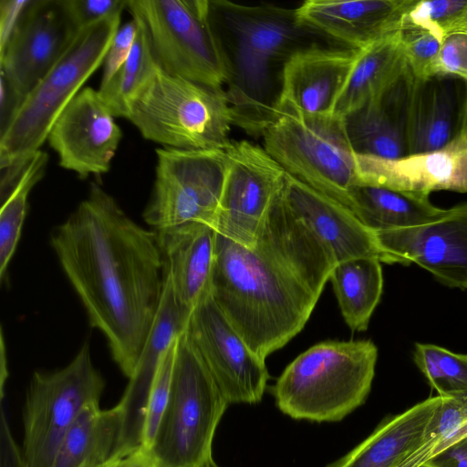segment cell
<instances>
[{"label":"cell","mask_w":467,"mask_h":467,"mask_svg":"<svg viewBox=\"0 0 467 467\" xmlns=\"http://www.w3.org/2000/svg\"><path fill=\"white\" fill-rule=\"evenodd\" d=\"M51 245L93 327L130 378L164 290L155 230L137 224L93 182L88 197L51 235Z\"/></svg>","instance_id":"6da1fadb"},{"label":"cell","mask_w":467,"mask_h":467,"mask_svg":"<svg viewBox=\"0 0 467 467\" xmlns=\"http://www.w3.org/2000/svg\"><path fill=\"white\" fill-rule=\"evenodd\" d=\"M335 265L281 192L251 246L216 233L211 292L250 349L265 360L303 329Z\"/></svg>","instance_id":"7a4b0ae2"},{"label":"cell","mask_w":467,"mask_h":467,"mask_svg":"<svg viewBox=\"0 0 467 467\" xmlns=\"http://www.w3.org/2000/svg\"><path fill=\"white\" fill-rule=\"evenodd\" d=\"M227 68L224 92L234 125L262 137L280 118L283 74L297 52L335 43L301 25L296 8L209 0Z\"/></svg>","instance_id":"3957f363"},{"label":"cell","mask_w":467,"mask_h":467,"mask_svg":"<svg viewBox=\"0 0 467 467\" xmlns=\"http://www.w3.org/2000/svg\"><path fill=\"white\" fill-rule=\"evenodd\" d=\"M378 348L371 340L324 341L298 355L272 388L280 411L295 420L339 421L366 400Z\"/></svg>","instance_id":"277c9868"},{"label":"cell","mask_w":467,"mask_h":467,"mask_svg":"<svg viewBox=\"0 0 467 467\" xmlns=\"http://www.w3.org/2000/svg\"><path fill=\"white\" fill-rule=\"evenodd\" d=\"M229 405L184 330L177 338L170 398L149 449L157 467H208Z\"/></svg>","instance_id":"5b68a950"},{"label":"cell","mask_w":467,"mask_h":467,"mask_svg":"<svg viewBox=\"0 0 467 467\" xmlns=\"http://www.w3.org/2000/svg\"><path fill=\"white\" fill-rule=\"evenodd\" d=\"M148 140L180 150H225L234 125L224 90L161 68L132 101L128 119Z\"/></svg>","instance_id":"8992f818"},{"label":"cell","mask_w":467,"mask_h":467,"mask_svg":"<svg viewBox=\"0 0 467 467\" xmlns=\"http://www.w3.org/2000/svg\"><path fill=\"white\" fill-rule=\"evenodd\" d=\"M120 16L79 30L57 63L27 95L0 135V168L27 163L40 150L60 113L103 63Z\"/></svg>","instance_id":"52a82bcc"},{"label":"cell","mask_w":467,"mask_h":467,"mask_svg":"<svg viewBox=\"0 0 467 467\" xmlns=\"http://www.w3.org/2000/svg\"><path fill=\"white\" fill-rule=\"evenodd\" d=\"M164 72L224 90L227 68L209 0H127Z\"/></svg>","instance_id":"ba28073f"},{"label":"cell","mask_w":467,"mask_h":467,"mask_svg":"<svg viewBox=\"0 0 467 467\" xmlns=\"http://www.w3.org/2000/svg\"><path fill=\"white\" fill-rule=\"evenodd\" d=\"M262 138L265 150L287 174L351 210L358 180L344 119L283 115Z\"/></svg>","instance_id":"9c48e42d"},{"label":"cell","mask_w":467,"mask_h":467,"mask_svg":"<svg viewBox=\"0 0 467 467\" xmlns=\"http://www.w3.org/2000/svg\"><path fill=\"white\" fill-rule=\"evenodd\" d=\"M104 386L88 342L65 368L33 374L23 412L22 452L28 467H51L67 431L86 406L99 403Z\"/></svg>","instance_id":"30bf717a"},{"label":"cell","mask_w":467,"mask_h":467,"mask_svg":"<svg viewBox=\"0 0 467 467\" xmlns=\"http://www.w3.org/2000/svg\"><path fill=\"white\" fill-rule=\"evenodd\" d=\"M156 156L144 221L154 230L190 222L214 227L226 174L225 150L161 147Z\"/></svg>","instance_id":"8fae6325"},{"label":"cell","mask_w":467,"mask_h":467,"mask_svg":"<svg viewBox=\"0 0 467 467\" xmlns=\"http://www.w3.org/2000/svg\"><path fill=\"white\" fill-rule=\"evenodd\" d=\"M184 332L229 404L261 401L269 379L265 360L250 349L211 290L192 307Z\"/></svg>","instance_id":"7c38bea8"},{"label":"cell","mask_w":467,"mask_h":467,"mask_svg":"<svg viewBox=\"0 0 467 467\" xmlns=\"http://www.w3.org/2000/svg\"><path fill=\"white\" fill-rule=\"evenodd\" d=\"M226 174L214 228L223 237L251 246L284 187L285 171L265 150L232 140L224 150Z\"/></svg>","instance_id":"4fadbf2b"},{"label":"cell","mask_w":467,"mask_h":467,"mask_svg":"<svg viewBox=\"0 0 467 467\" xmlns=\"http://www.w3.org/2000/svg\"><path fill=\"white\" fill-rule=\"evenodd\" d=\"M78 30L62 0H30L0 48L1 77L23 99L51 70Z\"/></svg>","instance_id":"5bb4252c"},{"label":"cell","mask_w":467,"mask_h":467,"mask_svg":"<svg viewBox=\"0 0 467 467\" xmlns=\"http://www.w3.org/2000/svg\"><path fill=\"white\" fill-rule=\"evenodd\" d=\"M122 132L99 91L82 88L54 122L47 136L59 165L80 178L110 169Z\"/></svg>","instance_id":"9a60e30c"},{"label":"cell","mask_w":467,"mask_h":467,"mask_svg":"<svg viewBox=\"0 0 467 467\" xmlns=\"http://www.w3.org/2000/svg\"><path fill=\"white\" fill-rule=\"evenodd\" d=\"M282 196L291 212L309 229L331 255L335 265L360 258L409 265L383 250L376 234L347 206L285 172Z\"/></svg>","instance_id":"2e32d148"},{"label":"cell","mask_w":467,"mask_h":467,"mask_svg":"<svg viewBox=\"0 0 467 467\" xmlns=\"http://www.w3.org/2000/svg\"><path fill=\"white\" fill-rule=\"evenodd\" d=\"M358 185L430 195L435 191L467 193V123L441 149L389 160L356 153Z\"/></svg>","instance_id":"e0dca14e"},{"label":"cell","mask_w":467,"mask_h":467,"mask_svg":"<svg viewBox=\"0 0 467 467\" xmlns=\"http://www.w3.org/2000/svg\"><path fill=\"white\" fill-rule=\"evenodd\" d=\"M360 50L330 43L316 45L295 54L284 69L280 117L333 114Z\"/></svg>","instance_id":"ac0fdd59"},{"label":"cell","mask_w":467,"mask_h":467,"mask_svg":"<svg viewBox=\"0 0 467 467\" xmlns=\"http://www.w3.org/2000/svg\"><path fill=\"white\" fill-rule=\"evenodd\" d=\"M376 235L386 252L415 263L447 286L467 289V202L433 223Z\"/></svg>","instance_id":"d6986e66"},{"label":"cell","mask_w":467,"mask_h":467,"mask_svg":"<svg viewBox=\"0 0 467 467\" xmlns=\"http://www.w3.org/2000/svg\"><path fill=\"white\" fill-rule=\"evenodd\" d=\"M189 315L177 303L171 282L164 277V290L156 319L124 394L117 404L121 429L115 456L124 458L142 446L152 383L165 353L184 330Z\"/></svg>","instance_id":"ffe728a7"},{"label":"cell","mask_w":467,"mask_h":467,"mask_svg":"<svg viewBox=\"0 0 467 467\" xmlns=\"http://www.w3.org/2000/svg\"><path fill=\"white\" fill-rule=\"evenodd\" d=\"M414 0H308L299 23L338 45L363 49L397 33Z\"/></svg>","instance_id":"44dd1931"},{"label":"cell","mask_w":467,"mask_h":467,"mask_svg":"<svg viewBox=\"0 0 467 467\" xmlns=\"http://www.w3.org/2000/svg\"><path fill=\"white\" fill-rule=\"evenodd\" d=\"M466 123V80L443 75L414 78L407 123L408 155L442 148Z\"/></svg>","instance_id":"7402d4cb"},{"label":"cell","mask_w":467,"mask_h":467,"mask_svg":"<svg viewBox=\"0 0 467 467\" xmlns=\"http://www.w3.org/2000/svg\"><path fill=\"white\" fill-rule=\"evenodd\" d=\"M163 261V274L179 306L191 313L211 290L216 230L209 223L190 222L155 230Z\"/></svg>","instance_id":"603a6c76"},{"label":"cell","mask_w":467,"mask_h":467,"mask_svg":"<svg viewBox=\"0 0 467 467\" xmlns=\"http://www.w3.org/2000/svg\"><path fill=\"white\" fill-rule=\"evenodd\" d=\"M414 78L407 65L385 92L344 118L349 141L357 154L389 160L408 155L407 123Z\"/></svg>","instance_id":"cb8c5ba5"},{"label":"cell","mask_w":467,"mask_h":467,"mask_svg":"<svg viewBox=\"0 0 467 467\" xmlns=\"http://www.w3.org/2000/svg\"><path fill=\"white\" fill-rule=\"evenodd\" d=\"M441 402V397H430L385 419L357 447L327 467H400L423 445Z\"/></svg>","instance_id":"d4e9b609"},{"label":"cell","mask_w":467,"mask_h":467,"mask_svg":"<svg viewBox=\"0 0 467 467\" xmlns=\"http://www.w3.org/2000/svg\"><path fill=\"white\" fill-rule=\"evenodd\" d=\"M351 211L376 234L433 223L449 209L435 206L427 194L360 184L352 191Z\"/></svg>","instance_id":"484cf974"},{"label":"cell","mask_w":467,"mask_h":467,"mask_svg":"<svg viewBox=\"0 0 467 467\" xmlns=\"http://www.w3.org/2000/svg\"><path fill=\"white\" fill-rule=\"evenodd\" d=\"M406 67L399 31L361 49L337 99L333 114L344 119L377 99Z\"/></svg>","instance_id":"4316f807"},{"label":"cell","mask_w":467,"mask_h":467,"mask_svg":"<svg viewBox=\"0 0 467 467\" xmlns=\"http://www.w3.org/2000/svg\"><path fill=\"white\" fill-rule=\"evenodd\" d=\"M121 429L119 407L92 403L84 408L67 431L51 467H106L114 455Z\"/></svg>","instance_id":"83f0119b"},{"label":"cell","mask_w":467,"mask_h":467,"mask_svg":"<svg viewBox=\"0 0 467 467\" xmlns=\"http://www.w3.org/2000/svg\"><path fill=\"white\" fill-rule=\"evenodd\" d=\"M343 318L352 331H365L383 290L381 262L360 257L341 262L329 276Z\"/></svg>","instance_id":"f1b7e54d"},{"label":"cell","mask_w":467,"mask_h":467,"mask_svg":"<svg viewBox=\"0 0 467 467\" xmlns=\"http://www.w3.org/2000/svg\"><path fill=\"white\" fill-rule=\"evenodd\" d=\"M160 69L147 33L138 22L130 56L114 76L99 86V94L115 118L128 119L132 101Z\"/></svg>","instance_id":"f546056e"},{"label":"cell","mask_w":467,"mask_h":467,"mask_svg":"<svg viewBox=\"0 0 467 467\" xmlns=\"http://www.w3.org/2000/svg\"><path fill=\"white\" fill-rule=\"evenodd\" d=\"M48 155L39 150L31 158L18 182L2 203L0 212V276L5 275L15 254L27 212L32 188L43 178Z\"/></svg>","instance_id":"4dcf8cb0"},{"label":"cell","mask_w":467,"mask_h":467,"mask_svg":"<svg viewBox=\"0 0 467 467\" xmlns=\"http://www.w3.org/2000/svg\"><path fill=\"white\" fill-rule=\"evenodd\" d=\"M413 359L438 396L448 398L467 392V354L416 343Z\"/></svg>","instance_id":"1f68e13d"},{"label":"cell","mask_w":467,"mask_h":467,"mask_svg":"<svg viewBox=\"0 0 467 467\" xmlns=\"http://www.w3.org/2000/svg\"><path fill=\"white\" fill-rule=\"evenodd\" d=\"M441 36L467 28V0H414L403 22Z\"/></svg>","instance_id":"d6a6232c"},{"label":"cell","mask_w":467,"mask_h":467,"mask_svg":"<svg viewBox=\"0 0 467 467\" xmlns=\"http://www.w3.org/2000/svg\"><path fill=\"white\" fill-rule=\"evenodd\" d=\"M399 37L407 65L414 77L422 79L434 76L443 38L431 30L407 23H402Z\"/></svg>","instance_id":"836d02e7"},{"label":"cell","mask_w":467,"mask_h":467,"mask_svg":"<svg viewBox=\"0 0 467 467\" xmlns=\"http://www.w3.org/2000/svg\"><path fill=\"white\" fill-rule=\"evenodd\" d=\"M467 434V392L442 398L432 416L424 439V447L435 449L446 440Z\"/></svg>","instance_id":"e575fe53"},{"label":"cell","mask_w":467,"mask_h":467,"mask_svg":"<svg viewBox=\"0 0 467 467\" xmlns=\"http://www.w3.org/2000/svg\"><path fill=\"white\" fill-rule=\"evenodd\" d=\"M176 343L177 339L165 353L150 389L142 437V447L148 450L152 445L170 398Z\"/></svg>","instance_id":"d590c367"},{"label":"cell","mask_w":467,"mask_h":467,"mask_svg":"<svg viewBox=\"0 0 467 467\" xmlns=\"http://www.w3.org/2000/svg\"><path fill=\"white\" fill-rule=\"evenodd\" d=\"M75 27L79 31L101 20L121 16L127 0H62Z\"/></svg>","instance_id":"8d00e7d4"},{"label":"cell","mask_w":467,"mask_h":467,"mask_svg":"<svg viewBox=\"0 0 467 467\" xmlns=\"http://www.w3.org/2000/svg\"><path fill=\"white\" fill-rule=\"evenodd\" d=\"M435 75L452 76L467 81V28L442 39Z\"/></svg>","instance_id":"74e56055"},{"label":"cell","mask_w":467,"mask_h":467,"mask_svg":"<svg viewBox=\"0 0 467 467\" xmlns=\"http://www.w3.org/2000/svg\"><path fill=\"white\" fill-rule=\"evenodd\" d=\"M138 32V22L132 18L119 26L113 36L103 61L100 85L106 84L130 54Z\"/></svg>","instance_id":"f35d334b"},{"label":"cell","mask_w":467,"mask_h":467,"mask_svg":"<svg viewBox=\"0 0 467 467\" xmlns=\"http://www.w3.org/2000/svg\"><path fill=\"white\" fill-rule=\"evenodd\" d=\"M0 467H28L22 449L13 437L3 408L0 420Z\"/></svg>","instance_id":"ab89813d"},{"label":"cell","mask_w":467,"mask_h":467,"mask_svg":"<svg viewBox=\"0 0 467 467\" xmlns=\"http://www.w3.org/2000/svg\"><path fill=\"white\" fill-rule=\"evenodd\" d=\"M30 0H2L0 2V48L10 37Z\"/></svg>","instance_id":"60d3db41"},{"label":"cell","mask_w":467,"mask_h":467,"mask_svg":"<svg viewBox=\"0 0 467 467\" xmlns=\"http://www.w3.org/2000/svg\"><path fill=\"white\" fill-rule=\"evenodd\" d=\"M425 462L433 467H467V434Z\"/></svg>","instance_id":"b9f144b4"},{"label":"cell","mask_w":467,"mask_h":467,"mask_svg":"<svg viewBox=\"0 0 467 467\" xmlns=\"http://www.w3.org/2000/svg\"><path fill=\"white\" fill-rule=\"evenodd\" d=\"M120 467H157V464L150 450L141 446L124 457Z\"/></svg>","instance_id":"7bdbcfd3"},{"label":"cell","mask_w":467,"mask_h":467,"mask_svg":"<svg viewBox=\"0 0 467 467\" xmlns=\"http://www.w3.org/2000/svg\"><path fill=\"white\" fill-rule=\"evenodd\" d=\"M123 458L114 457L106 467H120Z\"/></svg>","instance_id":"ee69618b"},{"label":"cell","mask_w":467,"mask_h":467,"mask_svg":"<svg viewBox=\"0 0 467 467\" xmlns=\"http://www.w3.org/2000/svg\"><path fill=\"white\" fill-rule=\"evenodd\" d=\"M418 467H433V466L429 464L428 462H424V463L419 465Z\"/></svg>","instance_id":"f6af8a7d"},{"label":"cell","mask_w":467,"mask_h":467,"mask_svg":"<svg viewBox=\"0 0 467 467\" xmlns=\"http://www.w3.org/2000/svg\"><path fill=\"white\" fill-rule=\"evenodd\" d=\"M208 467H218L214 462H213L212 464H210Z\"/></svg>","instance_id":"bcb514c9"}]
</instances>
